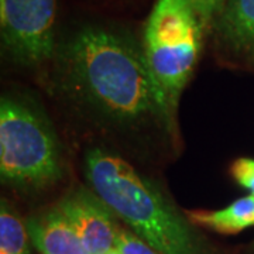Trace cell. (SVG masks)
<instances>
[{"label":"cell","mask_w":254,"mask_h":254,"mask_svg":"<svg viewBox=\"0 0 254 254\" xmlns=\"http://www.w3.org/2000/svg\"><path fill=\"white\" fill-rule=\"evenodd\" d=\"M212 28L225 48L254 61V0H226Z\"/></svg>","instance_id":"cell-8"},{"label":"cell","mask_w":254,"mask_h":254,"mask_svg":"<svg viewBox=\"0 0 254 254\" xmlns=\"http://www.w3.org/2000/svg\"><path fill=\"white\" fill-rule=\"evenodd\" d=\"M31 245L41 254H91L58 206L26 220Z\"/></svg>","instance_id":"cell-7"},{"label":"cell","mask_w":254,"mask_h":254,"mask_svg":"<svg viewBox=\"0 0 254 254\" xmlns=\"http://www.w3.org/2000/svg\"><path fill=\"white\" fill-rule=\"evenodd\" d=\"M91 188L127 229L161 254H218L151 178L122 157L95 147L85 155Z\"/></svg>","instance_id":"cell-2"},{"label":"cell","mask_w":254,"mask_h":254,"mask_svg":"<svg viewBox=\"0 0 254 254\" xmlns=\"http://www.w3.org/2000/svg\"><path fill=\"white\" fill-rule=\"evenodd\" d=\"M57 206L75 227L89 253L106 254L115 249L118 218L91 188L69 190Z\"/></svg>","instance_id":"cell-6"},{"label":"cell","mask_w":254,"mask_h":254,"mask_svg":"<svg viewBox=\"0 0 254 254\" xmlns=\"http://www.w3.org/2000/svg\"><path fill=\"white\" fill-rule=\"evenodd\" d=\"M187 3L196 13L202 26L206 30L209 27H213L216 18L223 10L226 0H187Z\"/></svg>","instance_id":"cell-12"},{"label":"cell","mask_w":254,"mask_h":254,"mask_svg":"<svg viewBox=\"0 0 254 254\" xmlns=\"http://www.w3.org/2000/svg\"><path fill=\"white\" fill-rule=\"evenodd\" d=\"M115 249L120 254H161L150 245H147L137 235H134L130 229L120 226L116 235Z\"/></svg>","instance_id":"cell-11"},{"label":"cell","mask_w":254,"mask_h":254,"mask_svg":"<svg viewBox=\"0 0 254 254\" xmlns=\"http://www.w3.org/2000/svg\"><path fill=\"white\" fill-rule=\"evenodd\" d=\"M232 177L235 181L250 192V195H254V160L242 157L237 158L235 163L232 164L230 168Z\"/></svg>","instance_id":"cell-13"},{"label":"cell","mask_w":254,"mask_h":254,"mask_svg":"<svg viewBox=\"0 0 254 254\" xmlns=\"http://www.w3.org/2000/svg\"><path fill=\"white\" fill-rule=\"evenodd\" d=\"M1 44L20 66H38L57 54L55 0H0Z\"/></svg>","instance_id":"cell-5"},{"label":"cell","mask_w":254,"mask_h":254,"mask_svg":"<svg viewBox=\"0 0 254 254\" xmlns=\"http://www.w3.org/2000/svg\"><path fill=\"white\" fill-rule=\"evenodd\" d=\"M26 222L6 200L0 208V254H31Z\"/></svg>","instance_id":"cell-10"},{"label":"cell","mask_w":254,"mask_h":254,"mask_svg":"<svg viewBox=\"0 0 254 254\" xmlns=\"http://www.w3.org/2000/svg\"><path fill=\"white\" fill-rule=\"evenodd\" d=\"M55 58L58 91L96 123L119 131L175 136L177 105L133 37L85 26L58 44Z\"/></svg>","instance_id":"cell-1"},{"label":"cell","mask_w":254,"mask_h":254,"mask_svg":"<svg viewBox=\"0 0 254 254\" xmlns=\"http://www.w3.org/2000/svg\"><path fill=\"white\" fill-rule=\"evenodd\" d=\"M203 31L187 0H157L147 18L141 44L145 60L175 105L198 64Z\"/></svg>","instance_id":"cell-4"},{"label":"cell","mask_w":254,"mask_h":254,"mask_svg":"<svg viewBox=\"0 0 254 254\" xmlns=\"http://www.w3.org/2000/svg\"><path fill=\"white\" fill-rule=\"evenodd\" d=\"M60 140L47 115L31 100L0 102V177L17 190H43L64 177Z\"/></svg>","instance_id":"cell-3"},{"label":"cell","mask_w":254,"mask_h":254,"mask_svg":"<svg viewBox=\"0 0 254 254\" xmlns=\"http://www.w3.org/2000/svg\"><path fill=\"white\" fill-rule=\"evenodd\" d=\"M187 216L195 226L208 227L220 235H236L254 227V195L243 196L220 210H193Z\"/></svg>","instance_id":"cell-9"},{"label":"cell","mask_w":254,"mask_h":254,"mask_svg":"<svg viewBox=\"0 0 254 254\" xmlns=\"http://www.w3.org/2000/svg\"><path fill=\"white\" fill-rule=\"evenodd\" d=\"M106 254H120V253H119L116 249H113V250H110V252H108V253H106Z\"/></svg>","instance_id":"cell-14"}]
</instances>
